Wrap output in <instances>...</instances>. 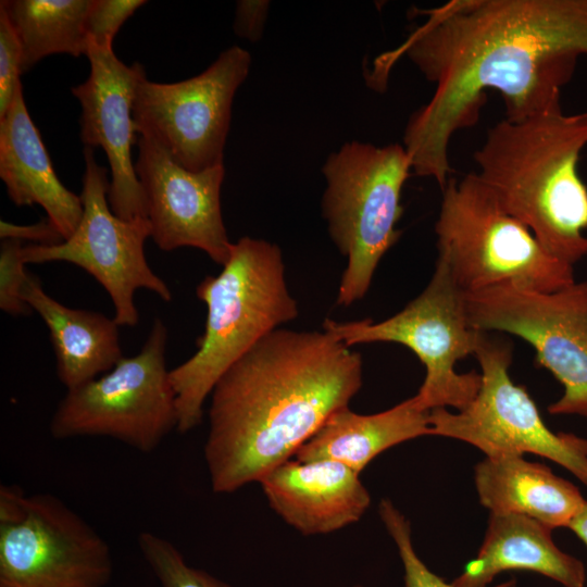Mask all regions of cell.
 I'll return each mask as SVG.
<instances>
[{"label":"cell","mask_w":587,"mask_h":587,"mask_svg":"<svg viewBox=\"0 0 587 587\" xmlns=\"http://www.w3.org/2000/svg\"><path fill=\"white\" fill-rule=\"evenodd\" d=\"M378 514L396 544L404 570L405 587H457L432 572L416 554L411 540V525L389 499H382ZM490 587H516L515 579Z\"/></svg>","instance_id":"cell-24"},{"label":"cell","mask_w":587,"mask_h":587,"mask_svg":"<svg viewBox=\"0 0 587 587\" xmlns=\"http://www.w3.org/2000/svg\"><path fill=\"white\" fill-rule=\"evenodd\" d=\"M569 528L579 538L587 547V500L583 508L571 522Z\"/></svg>","instance_id":"cell-30"},{"label":"cell","mask_w":587,"mask_h":587,"mask_svg":"<svg viewBox=\"0 0 587 587\" xmlns=\"http://www.w3.org/2000/svg\"><path fill=\"white\" fill-rule=\"evenodd\" d=\"M145 3L142 0H91L86 17L88 42L112 50L121 26Z\"/></svg>","instance_id":"cell-26"},{"label":"cell","mask_w":587,"mask_h":587,"mask_svg":"<svg viewBox=\"0 0 587 587\" xmlns=\"http://www.w3.org/2000/svg\"><path fill=\"white\" fill-rule=\"evenodd\" d=\"M22 63L21 43L5 11L0 8V117L5 114L22 86Z\"/></svg>","instance_id":"cell-27"},{"label":"cell","mask_w":587,"mask_h":587,"mask_svg":"<svg viewBox=\"0 0 587 587\" xmlns=\"http://www.w3.org/2000/svg\"><path fill=\"white\" fill-rule=\"evenodd\" d=\"M22 298L45 322L55 355L57 375L67 390L112 370L123 358L118 325L96 311L68 308L45 292L28 274Z\"/></svg>","instance_id":"cell-20"},{"label":"cell","mask_w":587,"mask_h":587,"mask_svg":"<svg viewBox=\"0 0 587 587\" xmlns=\"http://www.w3.org/2000/svg\"><path fill=\"white\" fill-rule=\"evenodd\" d=\"M354 587H364V586H361V585H355Z\"/></svg>","instance_id":"cell-31"},{"label":"cell","mask_w":587,"mask_h":587,"mask_svg":"<svg viewBox=\"0 0 587 587\" xmlns=\"http://www.w3.org/2000/svg\"><path fill=\"white\" fill-rule=\"evenodd\" d=\"M473 355L482 371L478 394L463 410H430L432 435L467 442L487 458L540 455L587 486V438L548 428L527 390L510 377L512 345L483 333Z\"/></svg>","instance_id":"cell-9"},{"label":"cell","mask_w":587,"mask_h":587,"mask_svg":"<svg viewBox=\"0 0 587 587\" xmlns=\"http://www.w3.org/2000/svg\"><path fill=\"white\" fill-rule=\"evenodd\" d=\"M137 542L161 587H232L209 573L190 566L180 551L167 539L141 532Z\"/></svg>","instance_id":"cell-23"},{"label":"cell","mask_w":587,"mask_h":587,"mask_svg":"<svg viewBox=\"0 0 587 587\" xmlns=\"http://www.w3.org/2000/svg\"><path fill=\"white\" fill-rule=\"evenodd\" d=\"M86 57L89 76L72 88L82 107L80 139L85 147H100L107 155L112 212L125 221L147 218L146 198L132 158V147L138 139L133 105L145 68L139 63L126 65L113 50L90 42Z\"/></svg>","instance_id":"cell-15"},{"label":"cell","mask_w":587,"mask_h":587,"mask_svg":"<svg viewBox=\"0 0 587 587\" xmlns=\"http://www.w3.org/2000/svg\"><path fill=\"white\" fill-rule=\"evenodd\" d=\"M23 242L3 239L0 245V309L11 315H27L30 308L22 298L27 280Z\"/></svg>","instance_id":"cell-25"},{"label":"cell","mask_w":587,"mask_h":587,"mask_svg":"<svg viewBox=\"0 0 587 587\" xmlns=\"http://www.w3.org/2000/svg\"><path fill=\"white\" fill-rule=\"evenodd\" d=\"M0 177L15 205L42 207L64 240L73 235L83 216L80 196L68 190L57 176L27 111L23 86L0 117Z\"/></svg>","instance_id":"cell-17"},{"label":"cell","mask_w":587,"mask_h":587,"mask_svg":"<svg viewBox=\"0 0 587 587\" xmlns=\"http://www.w3.org/2000/svg\"><path fill=\"white\" fill-rule=\"evenodd\" d=\"M270 1L240 0L236 4L234 32L251 42L261 39L268 13Z\"/></svg>","instance_id":"cell-29"},{"label":"cell","mask_w":587,"mask_h":587,"mask_svg":"<svg viewBox=\"0 0 587 587\" xmlns=\"http://www.w3.org/2000/svg\"><path fill=\"white\" fill-rule=\"evenodd\" d=\"M411 170L403 145L357 140L345 142L322 166V213L332 240L348 259L337 304L347 307L365 296L379 261L399 240L401 192Z\"/></svg>","instance_id":"cell-6"},{"label":"cell","mask_w":587,"mask_h":587,"mask_svg":"<svg viewBox=\"0 0 587 587\" xmlns=\"http://www.w3.org/2000/svg\"><path fill=\"white\" fill-rule=\"evenodd\" d=\"M465 300L475 329L524 339L563 386L550 414L587 417V280L552 292L500 284L466 292Z\"/></svg>","instance_id":"cell-10"},{"label":"cell","mask_w":587,"mask_h":587,"mask_svg":"<svg viewBox=\"0 0 587 587\" xmlns=\"http://www.w3.org/2000/svg\"><path fill=\"white\" fill-rule=\"evenodd\" d=\"M84 159L83 216L77 228L58 245L24 246L23 259L25 263L63 261L85 270L110 296L117 325L134 327L139 321L134 300L137 289H148L165 302L172 300V292L145 255V242L151 237L148 218L116 216L108 200L107 168L96 162L92 148H84Z\"/></svg>","instance_id":"cell-11"},{"label":"cell","mask_w":587,"mask_h":587,"mask_svg":"<svg viewBox=\"0 0 587 587\" xmlns=\"http://www.w3.org/2000/svg\"><path fill=\"white\" fill-rule=\"evenodd\" d=\"M0 238L33 241V245L53 246L64 241L58 227L47 217L34 224H15L0 221Z\"/></svg>","instance_id":"cell-28"},{"label":"cell","mask_w":587,"mask_h":587,"mask_svg":"<svg viewBox=\"0 0 587 587\" xmlns=\"http://www.w3.org/2000/svg\"><path fill=\"white\" fill-rule=\"evenodd\" d=\"M135 171L157 246L163 251L197 248L223 266L233 243L221 210L224 164L200 172L186 170L146 135H138Z\"/></svg>","instance_id":"cell-14"},{"label":"cell","mask_w":587,"mask_h":587,"mask_svg":"<svg viewBox=\"0 0 587 587\" xmlns=\"http://www.w3.org/2000/svg\"><path fill=\"white\" fill-rule=\"evenodd\" d=\"M426 435H432L430 411L414 396L375 414H359L346 407L333 413L294 458L333 460L360 474L387 449Z\"/></svg>","instance_id":"cell-21"},{"label":"cell","mask_w":587,"mask_h":587,"mask_svg":"<svg viewBox=\"0 0 587 587\" xmlns=\"http://www.w3.org/2000/svg\"><path fill=\"white\" fill-rule=\"evenodd\" d=\"M250 65V53L233 46L186 80L153 83L145 75L133 105L137 134L153 138L186 170L222 165L233 100Z\"/></svg>","instance_id":"cell-12"},{"label":"cell","mask_w":587,"mask_h":587,"mask_svg":"<svg viewBox=\"0 0 587 587\" xmlns=\"http://www.w3.org/2000/svg\"><path fill=\"white\" fill-rule=\"evenodd\" d=\"M166 339V326L155 319L136 355L123 357L100 377L67 390L51 419V436L111 437L142 453L154 451L177 427Z\"/></svg>","instance_id":"cell-8"},{"label":"cell","mask_w":587,"mask_h":587,"mask_svg":"<svg viewBox=\"0 0 587 587\" xmlns=\"http://www.w3.org/2000/svg\"><path fill=\"white\" fill-rule=\"evenodd\" d=\"M196 295L207 305L204 333L198 350L170 371L180 434L200 425L204 401L220 377L261 339L298 316L279 247L248 236L232 243L222 272L204 277Z\"/></svg>","instance_id":"cell-4"},{"label":"cell","mask_w":587,"mask_h":587,"mask_svg":"<svg viewBox=\"0 0 587 587\" xmlns=\"http://www.w3.org/2000/svg\"><path fill=\"white\" fill-rule=\"evenodd\" d=\"M112 573L107 541L58 497L0 516V587H105Z\"/></svg>","instance_id":"cell-13"},{"label":"cell","mask_w":587,"mask_h":587,"mask_svg":"<svg viewBox=\"0 0 587 587\" xmlns=\"http://www.w3.org/2000/svg\"><path fill=\"white\" fill-rule=\"evenodd\" d=\"M587 111L561 107L492 125L474 152L479 179L542 247L571 265L587 257V186L578 174Z\"/></svg>","instance_id":"cell-3"},{"label":"cell","mask_w":587,"mask_h":587,"mask_svg":"<svg viewBox=\"0 0 587 587\" xmlns=\"http://www.w3.org/2000/svg\"><path fill=\"white\" fill-rule=\"evenodd\" d=\"M482 505L495 514H520L554 529L567 527L586 499L570 480L523 455L485 458L474 470Z\"/></svg>","instance_id":"cell-19"},{"label":"cell","mask_w":587,"mask_h":587,"mask_svg":"<svg viewBox=\"0 0 587 587\" xmlns=\"http://www.w3.org/2000/svg\"><path fill=\"white\" fill-rule=\"evenodd\" d=\"M465 294L438 258L425 289L397 314L378 323L327 319L323 329L349 347L376 341L408 347L426 371L414 396L417 403L429 411L449 407L460 411L474 400L482 385L480 374L455 370L459 360L474 354L484 333L469 320Z\"/></svg>","instance_id":"cell-7"},{"label":"cell","mask_w":587,"mask_h":587,"mask_svg":"<svg viewBox=\"0 0 587 587\" xmlns=\"http://www.w3.org/2000/svg\"><path fill=\"white\" fill-rule=\"evenodd\" d=\"M362 383L361 354L329 333H270L210 394L204 459L212 490L234 492L292 459Z\"/></svg>","instance_id":"cell-2"},{"label":"cell","mask_w":587,"mask_h":587,"mask_svg":"<svg viewBox=\"0 0 587 587\" xmlns=\"http://www.w3.org/2000/svg\"><path fill=\"white\" fill-rule=\"evenodd\" d=\"M435 233L438 258L465 292L500 284L552 292L576 282L574 266L549 253L476 173L448 179Z\"/></svg>","instance_id":"cell-5"},{"label":"cell","mask_w":587,"mask_h":587,"mask_svg":"<svg viewBox=\"0 0 587 587\" xmlns=\"http://www.w3.org/2000/svg\"><path fill=\"white\" fill-rule=\"evenodd\" d=\"M360 474L333 460L289 459L259 483L270 507L291 527L328 534L358 522L371 503Z\"/></svg>","instance_id":"cell-16"},{"label":"cell","mask_w":587,"mask_h":587,"mask_svg":"<svg viewBox=\"0 0 587 587\" xmlns=\"http://www.w3.org/2000/svg\"><path fill=\"white\" fill-rule=\"evenodd\" d=\"M552 528L525 515L490 513L476 557L452 582L457 587H489L505 571H530L563 587H585L584 563L562 551Z\"/></svg>","instance_id":"cell-18"},{"label":"cell","mask_w":587,"mask_h":587,"mask_svg":"<svg viewBox=\"0 0 587 587\" xmlns=\"http://www.w3.org/2000/svg\"><path fill=\"white\" fill-rule=\"evenodd\" d=\"M91 0H5L0 2L22 48L23 74L57 53L86 55V17Z\"/></svg>","instance_id":"cell-22"},{"label":"cell","mask_w":587,"mask_h":587,"mask_svg":"<svg viewBox=\"0 0 587 587\" xmlns=\"http://www.w3.org/2000/svg\"><path fill=\"white\" fill-rule=\"evenodd\" d=\"M414 11L423 23L379 59L378 72L386 76L405 55L434 84L402 145L412 171L444 189L451 139L478 122L488 91L501 96L510 121L561 107L562 88L587 55V0H450Z\"/></svg>","instance_id":"cell-1"}]
</instances>
